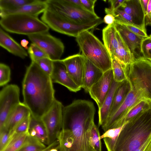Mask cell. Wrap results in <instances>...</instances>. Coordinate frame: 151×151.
I'll return each instance as SVG.
<instances>
[{
    "label": "cell",
    "mask_w": 151,
    "mask_h": 151,
    "mask_svg": "<svg viewBox=\"0 0 151 151\" xmlns=\"http://www.w3.org/2000/svg\"><path fill=\"white\" fill-rule=\"evenodd\" d=\"M20 88L16 84L4 87L0 92V130L8 117L21 102L19 100Z\"/></svg>",
    "instance_id": "11"
},
{
    "label": "cell",
    "mask_w": 151,
    "mask_h": 151,
    "mask_svg": "<svg viewBox=\"0 0 151 151\" xmlns=\"http://www.w3.org/2000/svg\"><path fill=\"white\" fill-rule=\"evenodd\" d=\"M103 73L101 70L86 58L82 88L88 92L91 87L101 78Z\"/></svg>",
    "instance_id": "22"
},
{
    "label": "cell",
    "mask_w": 151,
    "mask_h": 151,
    "mask_svg": "<svg viewBox=\"0 0 151 151\" xmlns=\"http://www.w3.org/2000/svg\"><path fill=\"white\" fill-rule=\"evenodd\" d=\"M119 42L118 47L115 50L111 59H115L118 61L125 71L128 66L134 60L120 35Z\"/></svg>",
    "instance_id": "27"
},
{
    "label": "cell",
    "mask_w": 151,
    "mask_h": 151,
    "mask_svg": "<svg viewBox=\"0 0 151 151\" xmlns=\"http://www.w3.org/2000/svg\"><path fill=\"white\" fill-rule=\"evenodd\" d=\"M48 5L74 23L85 24L92 23L100 17L78 8L66 0H47Z\"/></svg>",
    "instance_id": "8"
},
{
    "label": "cell",
    "mask_w": 151,
    "mask_h": 151,
    "mask_svg": "<svg viewBox=\"0 0 151 151\" xmlns=\"http://www.w3.org/2000/svg\"><path fill=\"white\" fill-rule=\"evenodd\" d=\"M131 89L151 101V62L144 57L134 60L125 70Z\"/></svg>",
    "instance_id": "7"
},
{
    "label": "cell",
    "mask_w": 151,
    "mask_h": 151,
    "mask_svg": "<svg viewBox=\"0 0 151 151\" xmlns=\"http://www.w3.org/2000/svg\"><path fill=\"white\" fill-rule=\"evenodd\" d=\"M115 28L128 49L134 60L143 57L141 45L145 38L139 36L129 30L124 24L115 22Z\"/></svg>",
    "instance_id": "14"
},
{
    "label": "cell",
    "mask_w": 151,
    "mask_h": 151,
    "mask_svg": "<svg viewBox=\"0 0 151 151\" xmlns=\"http://www.w3.org/2000/svg\"><path fill=\"white\" fill-rule=\"evenodd\" d=\"M145 27L151 26V0H149L146 14L145 16Z\"/></svg>",
    "instance_id": "42"
},
{
    "label": "cell",
    "mask_w": 151,
    "mask_h": 151,
    "mask_svg": "<svg viewBox=\"0 0 151 151\" xmlns=\"http://www.w3.org/2000/svg\"><path fill=\"white\" fill-rule=\"evenodd\" d=\"M103 22L108 25L114 23L115 20L114 16L111 14H107L105 16L103 19Z\"/></svg>",
    "instance_id": "44"
},
{
    "label": "cell",
    "mask_w": 151,
    "mask_h": 151,
    "mask_svg": "<svg viewBox=\"0 0 151 151\" xmlns=\"http://www.w3.org/2000/svg\"><path fill=\"white\" fill-rule=\"evenodd\" d=\"M41 19L52 30L76 38L82 32L93 29L103 22V20L100 18L89 24H78L66 18L48 5L43 13Z\"/></svg>",
    "instance_id": "5"
},
{
    "label": "cell",
    "mask_w": 151,
    "mask_h": 151,
    "mask_svg": "<svg viewBox=\"0 0 151 151\" xmlns=\"http://www.w3.org/2000/svg\"><path fill=\"white\" fill-rule=\"evenodd\" d=\"M34 62L45 72L51 75L53 68V61L48 58H45L37 59Z\"/></svg>",
    "instance_id": "34"
},
{
    "label": "cell",
    "mask_w": 151,
    "mask_h": 151,
    "mask_svg": "<svg viewBox=\"0 0 151 151\" xmlns=\"http://www.w3.org/2000/svg\"><path fill=\"white\" fill-rule=\"evenodd\" d=\"M0 24L6 31L27 36L48 32L49 27L38 17L23 14H13L1 18Z\"/></svg>",
    "instance_id": "6"
},
{
    "label": "cell",
    "mask_w": 151,
    "mask_h": 151,
    "mask_svg": "<svg viewBox=\"0 0 151 151\" xmlns=\"http://www.w3.org/2000/svg\"><path fill=\"white\" fill-rule=\"evenodd\" d=\"M29 134L45 145H49L47 133L41 119L34 117L31 114L28 129Z\"/></svg>",
    "instance_id": "24"
},
{
    "label": "cell",
    "mask_w": 151,
    "mask_h": 151,
    "mask_svg": "<svg viewBox=\"0 0 151 151\" xmlns=\"http://www.w3.org/2000/svg\"><path fill=\"white\" fill-rule=\"evenodd\" d=\"M0 45L12 54L24 59L28 53L19 44L1 28L0 29Z\"/></svg>",
    "instance_id": "20"
},
{
    "label": "cell",
    "mask_w": 151,
    "mask_h": 151,
    "mask_svg": "<svg viewBox=\"0 0 151 151\" xmlns=\"http://www.w3.org/2000/svg\"><path fill=\"white\" fill-rule=\"evenodd\" d=\"M113 80V72L111 68L104 73L101 78L89 89L88 92L96 103L99 109L102 106Z\"/></svg>",
    "instance_id": "15"
},
{
    "label": "cell",
    "mask_w": 151,
    "mask_h": 151,
    "mask_svg": "<svg viewBox=\"0 0 151 151\" xmlns=\"http://www.w3.org/2000/svg\"><path fill=\"white\" fill-rule=\"evenodd\" d=\"M129 15L134 26L147 32L145 24V15L140 0H125L118 9Z\"/></svg>",
    "instance_id": "17"
},
{
    "label": "cell",
    "mask_w": 151,
    "mask_h": 151,
    "mask_svg": "<svg viewBox=\"0 0 151 151\" xmlns=\"http://www.w3.org/2000/svg\"><path fill=\"white\" fill-rule=\"evenodd\" d=\"M124 25L129 30L139 36L144 38H146L148 37L147 32L135 26L130 24Z\"/></svg>",
    "instance_id": "41"
},
{
    "label": "cell",
    "mask_w": 151,
    "mask_h": 151,
    "mask_svg": "<svg viewBox=\"0 0 151 151\" xmlns=\"http://www.w3.org/2000/svg\"><path fill=\"white\" fill-rule=\"evenodd\" d=\"M31 62H34L37 59L48 58L46 54L42 50L34 43H31L28 50Z\"/></svg>",
    "instance_id": "35"
},
{
    "label": "cell",
    "mask_w": 151,
    "mask_h": 151,
    "mask_svg": "<svg viewBox=\"0 0 151 151\" xmlns=\"http://www.w3.org/2000/svg\"><path fill=\"white\" fill-rule=\"evenodd\" d=\"M149 0H140L141 4L145 16L146 14Z\"/></svg>",
    "instance_id": "47"
},
{
    "label": "cell",
    "mask_w": 151,
    "mask_h": 151,
    "mask_svg": "<svg viewBox=\"0 0 151 151\" xmlns=\"http://www.w3.org/2000/svg\"><path fill=\"white\" fill-rule=\"evenodd\" d=\"M59 144L58 140L57 139L52 144L47 145L45 148L41 151H50V150L54 148L59 146Z\"/></svg>",
    "instance_id": "45"
},
{
    "label": "cell",
    "mask_w": 151,
    "mask_h": 151,
    "mask_svg": "<svg viewBox=\"0 0 151 151\" xmlns=\"http://www.w3.org/2000/svg\"><path fill=\"white\" fill-rule=\"evenodd\" d=\"M100 136L98 127L94 123L89 133V141L91 146L96 151H102Z\"/></svg>",
    "instance_id": "32"
},
{
    "label": "cell",
    "mask_w": 151,
    "mask_h": 151,
    "mask_svg": "<svg viewBox=\"0 0 151 151\" xmlns=\"http://www.w3.org/2000/svg\"><path fill=\"white\" fill-rule=\"evenodd\" d=\"M143 99H145L140 93L131 89L121 105L101 126L104 131L105 132L111 129L114 125L123 118L135 104Z\"/></svg>",
    "instance_id": "12"
},
{
    "label": "cell",
    "mask_w": 151,
    "mask_h": 151,
    "mask_svg": "<svg viewBox=\"0 0 151 151\" xmlns=\"http://www.w3.org/2000/svg\"><path fill=\"white\" fill-rule=\"evenodd\" d=\"M149 52H150V58L149 59V60L151 62V50H150Z\"/></svg>",
    "instance_id": "51"
},
{
    "label": "cell",
    "mask_w": 151,
    "mask_h": 151,
    "mask_svg": "<svg viewBox=\"0 0 151 151\" xmlns=\"http://www.w3.org/2000/svg\"><path fill=\"white\" fill-rule=\"evenodd\" d=\"M31 114L29 109L23 103L21 102L8 117L0 131L4 129L13 133L17 126Z\"/></svg>",
    "instance_id": "19"
},
{
    "label": "cell",
    "mask_w": 151,
    "mask_h": 151,
    "mask_svg": "<svg viewBox=\"0 0 151 151\" xmlns=\"http://www.w3.org/2000/svg\"><path fill=\"white\" fill-rule=\"evenodd\" d=\"M64 107L62 103L55 99L50 109L41 118L47 133L49 145L57 139L62 129Z\"/></svg>",
    "instance_id": "10"
},
{
    "label": "cell",
    "mask_w": 151,
    "mask_h": 151,
    "mask_svg": "<svg viewBox=\"0 0 151 151\" xmlns=\"http://www.w3.org/2000/svg\"><path fill=\"white\" fill-rule=\"evenodd\" d=\"M46 147L45 145L28 134L22 145L17 151H41Z\"/></svg>",
    "instance_id": "30"
},
{
    "label": "cell",
    "mask_w": 151,
    "mask_h": 151,
    "mask_svg": "<svg viewBox=\"0 0 151 151\" xmlns=\"http://www.w3.org/2000/svg\"><path fill=\"white\" fill-rule=\"evenodd\" d=\"M119 34L116 30L114 23L108 25L102 30V39L104 45L111 58L119 46Z\"/></svg>",
    "instance_id": "21"
},
{
    "label": "cell",
    "mask_w": 151,
    "mask_h": 151,
    "mask_svg": "<svg viewBox=\"0 0 151 151\" xmlns=\"http://www.w3.org/2000/svg\"><path fill=\"white\" fill-rule=\"evenodd\" d=\"M86 59L83 55L78 54L62 60L71 78L81 88L83 85Z\"/></svg>",
    "instance_id": "13"
},
{
    "label": "cell",
    "mask_w": 151,
    "mask_h": 151,
    "mask_svg": "<svg viewBox=\"0 0 151 151\" xmlns=\"http://www.w3.org/2000/svg\"><path fill=\"white\" fill-rule=\"evenodd\" d=\"M46 0H35L33 2L26 4L15 10L8 11H0L1 18L13 14H23L37 17L47 9Z\"/></svg>",
    "instance_id": "18"
},
{
    "label": "cell",
    "mask_w": 151,
    "mask_h": 151,
    "mask_svg": "<svg viewBox=\"0 0 151 151\" xmlns=\"http://www.w3.org/2000/svg\"><path fill=\"white\" fill-rule=\"evenodd\" d=\"M23 103L32 115L41 119L55 99V90L50 75L35 62L27 68L22 82Z\"/></svg>",
    "instance_id": "1"
},
{
    "label": "cell",
    "mask_w": 151,
    "mask_h": 151,
    "mask_svg": "<svg viewBox=\"0 0 151 151\" xmlns=\"http://www.w3.org/2000/svg\"><path fill=\"white\" fill-rule=\"evenodd\" d=\"M151 139V107L125 124L114 151H137Z\"/></svg>",
    "instance_id": "3"
},
{
    "label": "cell",
    "mask_w": 151,
    "mask_h": 151,
    "mask_svg": "<svg viewBox=\"0 0 151 151\" xmlns=\"http://www.w3.org/2000/svg\"><path fill=\"white\" fill-rule=\"evenodd\" d=\"M125 0H109V2L111 4L110 9L113 11L118 9L124 2Z\"/></svg>",
    "instance_id": "43"
},
{
    "label": "cell",
    "mask_w": 151,
    "mask_h": 151,
    "mask_svg": "<svg viewBox=\"0 0 151 151\" xmlns=\"http://www.w3.org/2000/svg\"><path fill=\"white\" fill-rule=\"evenodd\" d=\"M150 36L151 38V35H150Z\"/></svg>",
    "instance_id": "52"
},
{
    "label": "cell",
    "mask_w": 151,
    "mask_h": 151,
    "mask_svg": "<svg viewBox=\"0 0 151 151\" xmlns=\"http://www.w3.org/2000/svg\"><path fill=\"white\" fill-rule=\"evenodd\" d=\"M53 68L50 78L53 83L63 85L69 90L76 92L81 89L71 78L62 60L53 61Z\"/></svg>",
    "instance_id": "16"
},
{
    "label": "cell",
    "mask_w": 151,
    "mask_h": 151,
    "mask_svg": "<svg viewBox=\"0 0 151 151\" xmlns=\"http://www.w3.org/2000/svg\"><path fill=\"white\" fill-rule=\"evenodd\" d=\"M74 5L81 9L86 10L81 3V0H66Z\"/></svg>",
    "instance_id": "46"
},
{
    "label": "cell",
    "mask_w": 151,
    "mask_h": 151,
    "mask_svg": "<svg viewBox=\"0 0 151 151\" xmlns=\"http://www.w3.org/2000/svg\"><path fill=\"white\" fill-rule=\"evenodd\" d=\"M85 9L92 14H96L94 10V5L97 0H81Z\"/></svg>",
    "instance_id": "40"
},
{
    "label": "cell",
    "mask_w": 151,
    "mask_h": 151,
    "mask_svg": "<svg viewBox=\"0 0 151 151\" xmlns=\"http://www.w3.org/2000/svg\"><path fill=\"white\" fill-rule=\"evenodd\" d=\"M12 134V133L2 129L0 131V151H1L7 145Z\"/></svg>",
    "instance_id": "39"
},
{
    "label": "cell",
    "mask_w": 151,
    "mask_h": 151,
    "mask_svg": "<svg viewBox=\"0 0 151 151\" xmlns=\"http://www.w3.org/2000/svg\"><path fill=\"white\" fill-rule=\"evenodd\" d=\"M28 134V132H27L12 135L7 145L1 151H17L22 145Z\"/></svg>",
    "instance_id": "29"
},
{
    "label": "cell",
    "mask_w": 151,
    "mask_h": 151,
    "mask_svg": "<svg viewBox=\"0 0 151 151\" xmlns=\"http://www.w3.org/2000/svg\"><path fill=\"white\" fill-rule=\"evenodd\" d=\"M151 107V101L145 99L141 100L135 104L123 118L114 124L111 129L121 127Z\"/></svg>",
    "instance_id": "25"
},
{
    "label": "cell",
    "mask_w": 151,
    "mask_h": 151,
    "mask_svg": "<svg viewBox=\"0 0 151 151\" xmlns=\"http://www.w3.org/2000/svg\"><path fill=\"white\" fill-rule=\"evenodd\" d=\"M131 90L130 84L127 79L121 83L115 93L113 104L108 118L111 116L121 105Z\"/></svg>",
    "instance_id": "26"
},
{
    "label": "cell",
    "mask_w": 151,
    "mask_h": 151,
    "mask_svg": "<svg viewBox=\"0 0 151 151\" xmlns=\"http://www.w3.org/2000/svg\"><path fill=\"white\" fill-rule=\"evenodd\" d=\"M29 40L42 50L52 61L60 60L65 46L59 38L48 32L35 34L27 36Z\"/></svg>",
    "instance_id": "9"
},
{
    "label": "cell",
    "mask_w": 151,
    "mask_h": 151,
    "mask_svg": "<svg viewBox=\"0 0 151 151\" xmlns=\"http://www.w3.org/2000/svg\"><path fill=\"white\" fill-rule=\"evenodd\" d=\"M121 82H116L113 79L110 88L102 106L99 109V127L103 125L108 118L113 104L115 93Z\"/></svg>",
    "instance_id": "23"
},
{
    "label": "cell",
    "mask_w": 151,
    "mask_h": 151,
    "mask_svg": "<svg viewBox=\"0 0 151 151\" xmlns=\"http://www.w3.org/2000/svg\"><path fill=\"white\" fill-rule=\"evenodd\" d=\"M82 55L104 73L111 68V58L104 44L91 32L84 31L76 37Z\"/></svg>",
    "instance_id": "4"
},
{
    "label": "cell",
    "mask_w": 151,
    "mask_h": 151,
    "mask_svg": "<svg viewBox=\"0 0 151 151\" xmlns=\"http://www.w3.org/2000/svg\"><path fill=\"white\" fill-rule=\"evenodd\" d=\"M31 114V113L26 117L17 126L14 130L12 135L28 132Z\"/></svg>",
    "instance_id": "37"
},
{
    "label": "cell",
    "mask_w": 151,
    "mask_h": 151,
    "mask_svg": "<svg viewBox=\"0 0 151 151\" xmlns=\"http://www.w3.org/2000/svg\"><path fill=\"white\" fill-rule=\"evenodd\" d=\"M124 125L118 128L109 129L100 136V138L103 139L108 151H114L117 138Z\"/></svg>",
    "instance_id": "28"
},
{
    "label": "cell",
    "mask_w": 151,
    "mask_h": 151,
    "mask_svg": "<svg viewBox=\"0 0 151 151\" xmlns=\"http://www.w3.org/2000/svg\"><path fill=\"white\" fill-rule=\"evenodd\" d=\"M143 151H151V141Z\"/></svg>",
    "instance_id": "49"
},
{
    "label": "cell",
    "mask_w": 151,
    "mask_h": 151,
    "mask_svg": "<svg viewBox=\"0 0 151 151\" xmlns=\"http://www.w3.org/2000/svg\"><path fill=\"white\" fill-rule=\"evenodd\" d=\"M21 45L25 49L28 50L29 47L27 46L29 44L28 41L25 39H23L21 41Z\"/></svg>",
    "instance_id": "48"
},
{
    "label": "cell",
    "mask_w": 151,
    "mask_h": 151,
    "mask_svg": "<svg viewBox=\"0 0 151 151\" xmlns=\"http://www.w3.org/2000/svg\"><path fill=\"white\" fill-rule=\"evenodd\" d=\"M111 69L113 79L116 82H121L127 79L126 75L123 67L115 59H112Z\"/></svg>",
    "instance_id": "33"
},
{
    "label": "cell",
    "mask_w": 151,
    "mask_h": 151,
    "mask_svg": "<svg viewBox=\"0 0 151 151\" xmlns=\"http://www.w3.org/2000/svg\"><path fill=\"white\" fill-rule=\"evenodd\" d=\"M11 79V69L8 65L0 63V86H3L9 82Z\"/></svg>",
    "instance_id": "36"
},
{
    "label": "cell",
    "mask_w": 151,
    "mask_h": 151,
    "mask_svg": "<svg viewBox=\"0 0 151 151\" xmlns=\"http://www.w3.org/2000/svg\"><path fill=\"white\" fill-rule=\"evenodd\" d=\"M59 146L51 149L50 151H59Z\"/></svg>",
    "instance_id": "50"
},
{
    "label": "cell",
    "mask_w": 151,
    "mask_h": 151,
    "mask_svg": "<svg viewBox=\"0 0 151 151\" xmlns=\"http://www.w3.org/2000/svg\"><path fill=\"white\" fill-rule=\"evenodd\" d=\"M151 50V38L150 36L145 38L142 42L141 50L143 57L149 60L150 50Z\"/></svg>",
    "instance_id": "38"
},
{
    "label": "cell",
    "mask_w": 151,
    "mask_h": 151,
    "mask_svg": "<svg viewBox=\"0 0 151 151\" xmlns=\"http://www.w3.org/2000/svg\"><path fill=\"white\" fill-rule=\"evenodd\" d=\"M35 0H0V11L15 10Z\"/></svg>",
    "instance_id": "31"
},
{
    "label": "cell",
    "mask_w": 151,
    "mask_h": 151,
    "mask_svg": "<svg viewBox=\"0 0 151 151\" xmlns=\"http://www.w3.org/2000/svg\"><path fill=\"white\" fill-rule=\"evenodd\" d=\"M95 112L93 102L85 100H76L64 106L62 129L66 131L73 140L71 151H96L89 141Z\"/></svg>",
    "instance_id": "2"
}]
</instances>
